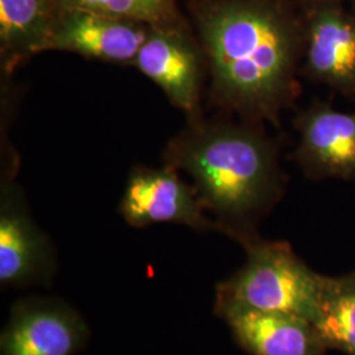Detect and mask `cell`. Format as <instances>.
Here are the masks:
<instances>
[{
  "label": "cell",
  "instance_id": "8fae6325",
  "mask_svg": "<svg viewBox=\"0 0 355 355\" xmlns=\"http://www.w3.org/2000/svg\"><path fill=\"white\" fill-rule=\"evenodd\" d=\"M141 73L149 76L178 107L191 111L198 101L199 64L195 51L179 36L152 33L135 58Z\"/></svg>",
  "mask_w": 355,
  "mask_h": 355
},
{
  "label": "cell",
  "instance_id": "30bf717a",
  "mask_svg": "<svg viewBox=\"0 0 355 355\" xmlns=\"http://www.w3.org/2000/svg\"><path fill=\"white\" fill-rule=\"evenodd\" d=\"M224 321L250 355H324L327 347L309 320L259 311H230Z\"/></svg>",
  "mask_w": 355,
  "mask_h": 355
},
{
  "label": "cell",
  "instance_id": "ba28073f",
  "mask_svg": "<svg viewBox=\"0 0 355 355\" xmlns=\"http://www.w3.org/2000/svg\"><path fill=\"white\" fill-rule=\"evenodd\" d=\"M55 272L49 241L15 196L7 193L0 211L1 288L48 286Z\"/></svg>",
  "mask_w": 355,
  "mask_h": 355
},
{
  "label": "cell",
  "instance_id": "7a4b0ae2",
  "mask_svg": "<svg viewBox=\"0 0 355 355\" xmlns=\"http://www.w3.org/2000/svg\"><path fill=\"white\" fill-rule=\"evenodd\" d=\"M182 167L193 178L203 205L237 239L278 199L280 175L272 145L252 129L216 127L183 144Z\"/></svg>",
  "mask_w": 355,
  "mask_h": 355
},
{
  "label": "cell",
  "instance_id": "3957f363",
  "mask_svg": "<svg viewBox=\"0 0 355 355\" xmlns=\"http://www.w3.org/2000/svg\"><path fill=\"white\" fill-rule=\"evenodd\" d=\"M245 265L216 290L215 313L230 311L277 312L312 320L324 277L312 271L286 242L241 237Z\"/></svg>",
  "mask_w": 355,
  "mask_h": 355
},
{
  "label": "cell",
  "instance_id": "8992f818",
  "mask_svg": "<svg viewBox=\"0 0 355 355\" xmlns=\"http://www.w3.org/2000/svg\"><path fill=\"white\" fill-rule=\"evenodd\" d=\"M296 158L308 177L355 183V111L312 103L297 119Z\"/></svg>",
  "mask_w": 355,
  "mask_h": 355
},
{
  "label": "cell",
  "instance_id": "5bb4252c",
  "mask_svg": "<svg viewBox=\"0 0 355 355\" xmlns=\"http://www.w3.org/2000/svg\"><path fill=\"white\" fill-rule=\"evenodd\" d=\"M69 10H83L132 21L157 23L170 11V0H64Z\"/></svg>",
  "mask_w": 355,
  "mask_h": 355
},
{
  "label": "cell",
  "instance_id": "9a60e30c",
  "mask_svg": "<svg viewBox=\"0 0 355 355\" xmlns=\"http://www.w3.org/2000/svg\"><path fill=\"white\" fill-rule=\"evenodd\" d=\"M334 1H343V3H352L355 7V0H334Z\"/></svg>",
  "mask_w": 355,
  "mask_h": 355
},
{
  "label": "cell",
  "instance_id": "4fadbf2b",
  "mask_svg": "<svg viewBox=\"0 0 355 355\" xmlns=\"http://www.w3.org/2000/svg\"><path fill=\"white\" fill-rule=\"evenodd\" d=\"M53 26L44 0H0V37L13 53L49 49Z\"/></svg>",
  "mask_w": 355,
  "mask_h": 355
},
{
  "label": "cell",
  "instance_id": "6da1fadb",
  "mask_svg": "<svg viewBox=\"0 0 355 355\" xmlns=\"http://www.w3.org/2000/svg\"><path fill=\"white\" fill-rule=\"evenodd\" d=\"M203 37L223 101L275 117L295 89L304 26L271 0H230L207 15Z\"/></svg>",
  "mask_w": 355,
  "mask_h": 355
},
{
  "label": "cell",
  "instance_id": "9c48e42d",
  "mask_svg": "<svg viewBox=\"0 0 355 355\" xmlns=\"http://www.w3.org/2000/svg\"><path fill=\"white\" fill-rule=\"evenodd\" d=\"M148 33L132 20L83 10H69L53 26L49 48L76 51L114 62L135 61Z\"/></svg>",
  "mask_w": 355,
  "mask_h": 355
},
{
  "label": "cell",
  "instance_id": "52a82bcc",
  "mask_svg": "<svg viewBox=\"0 0 355 355\" xmlns=\"http://www.w3.org/2000/svg\"><path fill=\"white\" fill-rule=\"evenodd\" d=\"M121 215L136 228L174 223L193 229H208L199 196L179 178L165 170L140 171L130 178L124 191Z\"/></svg>",
  "mask_w": 355,
  "mask_h": 355
},
{
  "label": "cell",
  "instance_id": "5b68a950",
  "mask_svg": "<svg viewBox=\"0 0 355 355\" xmlns=\"http://www.w3.org/2000/svg\"><path fill=\"white\" fill-rule=\"evenodd\" d=\"M303 58L311 80L355 101V7L316 0L304 24Z\"/></svg>",
  "mask_w": 355,
  "mask_h": 355
},
{
  "label": "cell",
  "instance_id": "7c38bea8",
  "mask_svg": "<svg viewBox=\"0 0 355 355\" xmlns=\"http://www.w3.org/2000/svg\"><path fill=\"white\" fill-rule=\"evenodd\" d=\"M312 325L327 349L355 355V274L324 277Z\"/></svg>",
  "mask_w": 355,
  "mask_h": 355
},
{
  "label": "cell",
  "instance_id": "277c9868",
  "mask_svg": "<svg viewBox=\"0 0 355 355\" xmlns=\"http://www.w3.org/2000/svg\"><path fill=\"white\" fill-rule=\"evenodd\" d=\"M85 318L64 300L28 297L13 304L0 355H76L89 341Z\"/></svg>",
  "mask_w": 355,
  "mask_h": 355
}]
</instances>
